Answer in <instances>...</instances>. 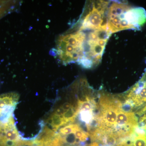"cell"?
<instances>
[{
  "label": "cell",
  "mask_w": 146,
  "mask_h": 146,
  "mask_svg": "<svg viewBox=\"0 0 146 146\" xmlns=\"http://www.w3.org/2000/svg\"><path fill=\"white\" fill-rule=\"evenodd\" d=\"M78 115H79V117L82 122L84 123L86 126L90 123L94 117V110L80 111Z\"/></svg>",
  "instance_id": "obj_8"
},
{
  "label": "cell",
  "mask_w": 146,
  "mask_h": 146,
  "mask_svg": "<svg viewBox=\"0 0 146 146\" xmlns=\"http://www.w3.org/2000/svg\"><path fill=\"white\" fill-rule=\"evenodd\" d=\"M125 100L134 109H142L146 105V68L141 79L129 90L124 96Z\"/></svg>",
  "instance_id": "obj_5"
},
{
  "label": "cell",
  "mask_w": 146,
  "mask_h": 146,
  "mask_svg": "<svg viewBox=\"0 0 146 146\" xmlns=\"http://www.w3.org/2000/svg\"><path fill=\"white\" fill-rule=\"evenodd\" d=\"M138 124V127L143 130L146 134V112L141 115Z\"/></svg>",
  "instance_id": "obj_11"
},
{
  "label": "cell",
  "mask_w": 146,
  "mask_h": 146,
  "mask_svg": "<svg viewBox=\"0 0 146 146\" xmlns=\"http://www.w3.org/2000/svg\"><path fill=\"white\" fill-rule=\"evenodd\" d=\"M79 126V125H78L74 124L65 125L58 130V133L61 136H66L70 133L74 132Z\"/></svg>",
  "instance_id": "obj_10"
},
{
  "label": "cell",
  "mask_w": 146,
  "mask_h": 146,
  "mask_svg": "<svg viewBox=\"0 0 146 146\" xmlns=\"http://www.w3.org/2000/svg\"><path fill=\"white\" fill-rule=\"evenodd\" d=\"M65 112V110L61 107V106H60V107L58 108L54 112L56 115L61 117V116H63Z\"/></svg>",
  "instance_id": "obj_12"
},
{
  "label": "cell",
  "mask_w": 146,
  "mask_h": 146,
  "mask_svg": "<svg viewBox=\"0 0 146 146\" xmlns=\"http://www.w3.org/2000/svg\"><path fill=\"white\" fill-rule=\"evenodd\" d=\"M146 23V11L124 1H110L107 27L111 34L126 30H140Z\"/></svg>",
  "instance_id": "obj_1"
},
{
  "label": "cell",
  "mask_w": 146,
  "mask_h": 146,
  "mask_svg": "<svg viewBox=\"0 0 146 146\" xmlns=\"http://www.w3.org/2000/svg\"><path fill=\"white\" fill-rule=\"evenodd\" d=\"M146 112V105L143 108H142V109L139 110L137 112V115H139V116H141V115L144 114L145 112Z\"/></svg>",
  "instance_id": "obj_14"
},
{
  "label": "cell",
  "mask_w": 146,
  "mask_h": 146,
  "mask_svg": "<svg viewBox=\"0 0 146 146\" xmlns=\"http://www.w3.org/2000/svg\"><path fill=\"white\" fill-rule=\"evenodd\" d=\"M19 95L10 92L0 95V121L7 119L13 116L19 101Z\"/></svg>",
  "instance_id": "obj_6"
},
{
  "label": "cell",
  "mask_w": 146,
  "mask_h": 146,
  "mask_svg": "<svg viewBox=\"0 0 146 146\" xmlns=\"http://www.w3.org/2000/svg\"><path fill=\"white\" fill-rule=\"evenodd\" d=\"M88 42V29L73 25L56 40L55 54L61 64H79L86 54Z\"/></svg>",
  "instance_id": "obj_2"
},
{
  "label": "cell",
  "mask_w": 146,
  "mask_h": 146,
  "mask_svg": "<svg viewBox=\"0 0 146 146\" xmlns=\"http://www.w3.org/2000/svg\"><path fill=\"white\" fill-rule=\"evenodd\" d=\"M72 107V105L71 104L68 102H65V103L63 104L62 105L61 107L63 108L65 111H67L70 109Z\"/></svg>",
  "instance_id": "obj_13"
},
{
  "label": "cell",
  "mask_w": 146,
  "mask_h": 146,
  "mask_svg": "<svg viewBox=\"0 0 146 146\" xmlns=\"http://www.w3.org/2000/svg\"><path fill=\"white\" fill-rule=\"evenodd\" d=\"M110 1H86L75 25L82 29H107V13ZM108 30V29H107Z\"/></svg>",
  "instance_id": "obj_3"
},
{
  "label": "cell",
  "mask_w": 146,
  "mask_h": 146,
  "mask_svg": "<svg viewBox=\"0 0 146 146\" xmlns=\"http://www.w3.org/2000/svg\"><path fill=\"white\" fill-rule=\"evenodd\" d=\"M46 123L52 127V129L54 132H56L58 129L66 124L63 116H59L54 112H53L51 115L47 120Z\"/></svg>",
  "instance_id": "obj_7"
},
{
  "label": "cell",
  "mask_w": 146,
  "mask_h": 146,
  "mask_svg": "<svg viewBox=\"0 0 146 146\" xmlns=\"http://www.w3.org/2000/svg\"><path fill=\"white\" fill-rule=\"evenodd\" d=\"M13 115L7 119L0 121V146H29L30 141L22 140Z\"/></svg>",
  "instance_id": "obj_4"
},
{
  "label": "cell",
  "mask_w": 146,
  "mask_h": 146,
  "mask_svg": "<svg viewBox=\"0 0 146 146\" xmlns=\"http://www.w3.org/2000/svg\"><path fill=\"white\" fill-rule=\"evenodd\" d=\"M78 115V113L76 109L72 106L70 109L65 111L63 115V118L66 123L69 122L73 123Z\"/></svg>",
  "instance_id": "obj_9"
}]
</instances>
